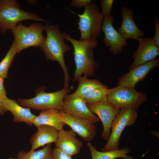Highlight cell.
I'll return each instance as SVG.
<instances>
[{
  "mask_svg": "<svg viewBox=\"0 0 159 159\" xmlns=\"http://www.w3.org/2000/svg\"><path fill=\"white\" fill-rule=\"evenodd\" d=\"M16 54L17 49L15 42L14 40L9 50L0 62V76L4 78H7L9 68Z\"/></svg>",
  "mask_w": 159,
  "mask_h": 159,
  "instance_id": "24",
  "label": "cell"
},
{
  "mask_svg": "<svg viewBox=\"0 0 159 159\" xmlns=\"http://www.w3.org/2000/svg\"><path fill=\"white\" fill-rule=\"evenodd\" d=\"M4 79L0 76V96L3 97H7L6 93L4 86Z\"/></svg>",
  "mask_w": 159,
  "mask_h": 159,
  "instance_id": "29",
  "label": "cell"
},
{
  "mask_svg": "<svg viewBox=\"0 0 159 159\" xmlns=\"http://www.w3.org/2000/svg\"><path fill=\"white\" fill-rule=\"evenodd\" d=\"M84 7L82 14L70 10L79 17L77 24L81 33L80 39H97L100 34L103 17L95 3L91 1Z\"/></svg>",
  "mask_w": 159,
  "mask_h": 159,
  "instance_id": "5",
  "label": "cell"
},
{
  "mask_svg": "<svg viewBox=\"0 0 159 159\" xmlns=\"http://www.w3.org/2000/svg\"><path fill=\"white\" fill-rule=\"evenodd\" d=\"M114 19L112 16L103 17L101 31L105 37L103 42L105 46L109 47L114 55L120 53L123 48L127 45V40L113 27L112 23Z\"/></svg>",
  "mask_w": 159,
  "mask_h": 159,
  "instance_id": "10",
  "label": "cell"
},
{
  "mask_svg": "<svg viewBox=\"0 0 159 159\" xmlns=\"http://www.w3.org/2000/svg\"><path fill=\"white\" fill-rule=\"evenodd\" d=\"M46 88L44 86L38 89L34 97L19 99L18 103L23 107L35 110L42 111L51 109L62 110L64 98L71 88L64 87L57 92H47L44 91Z\"/></svg>",
  "mask_w": 159,
  "mask_h": 159,
  "instance_id": "4",
  "label": "cell"
},
{
  "mask_svg": "<svg viewBox=\"0 0 159 159\" xmlns=\"http://www.w3.org/2000/svg\"><path fill=\"white\" fill-rule=\"evenodd\" d=\"M62 110L72 115L89 120L94 124L100 121L99 117L90 111L83 99L74 93L66 96Z\"/></svg>",
  "mask_w": 159,
  "mask_h": 159,
  "instance_id": "12",
  "label": "cell"
},
{
  "mask_svg": "<svg viewBox=\"0 0 159 159\" xmlns=\"http://www.w3.org/2000/svg\"><path fill=\"white\" fill-rule=\"evenodd\" d=\"M29 20L48 22L34 13L22 10L16 0H0V32L2 34L11 30L19 22Z\"/></svg>",
  "mask_w": 159,
  "mask_h": 159,
  "instance_id": "3",
  "label": "cell"
},
{
  "mask_svg": "<svg viewBox=\"0 0 159 159\" xmlns=\"http://www.w3.org/2000/svg\"><path fill=\"white\" fill-rule=\"evenodd\" d=\"M155 34L153 38L155 44L159 47V20L157 16L154 18Z\"/></svg>",
  "mask_w": 159,
  "mask_h": 159,
  "instance_id": "27",
  "label": "cell"
},
{
  "mask_svg": "<svg viewBox=\"0 0 159 159\" xmlns=\"http://www.w3.org/2000/svg\"><path fill=\"white\" fill-rule=\"evenodd\" d=\"M138 116L136 110L130 108L120 109L114 120L111 126L112 131L105 145L102 148V152L119 149V141L122 132L127 126L133 125Z\"/></svg>",
  "mask_w": 159,
  "mask_h": 159,
  "instance_id": "8",
  "label": "cell"
},
{
  "mask_svg": "<svg viewBox=\"0 0 159 159\" xmlns=\"http://www.w3.org/2000/svg\"><path fill=\"white\" fill-rule=\"evenodd\" d=\"M52 143L48 144L42 149L30 150L28 152L21 150L16 155L17 159H53Z\"/></svg>",
  "mask_w": 159,
  "mask_h": 159,
  "instance_id": "22",
  "label": "cell"
},
{
  "mask_svg": "<svg viewBox=\"0 0 159 159\" xmlns=\"http://www.w3.org/2000/svg\"><path fill=\"white\" fill-rule=\"evenodd\" d=\"M91 0H73L70 4L71 6H75L81 8L85 7L91 2Z\"/></svg>",
  "mask_w": 159,
  "mask_h": 159,
  "instance_id": "28",
  "label": "cell"
},
{
  "mask_svg": "<svg viewBox=\"0 0 159 159\" xmlns=\"http://www.w3.org/2000/svg\"><path fill=\"white\" fill-rule=\"evenodd\" d=\"M77 81L78 85L74 93L81 97L93 90L100 88H108L98 80L89 79L84 76L79 77Z\"/></svg>",
  "mask_w": 159,
  "mask_h": 159,
  "instance_id": "21",
  "label": "cell"
},
{
  "mask_svg": "<svg viewBox=\"0 0 159 159\" xmlns=\"http://www.w3.org/2000/svg\"><path fill=\"white\" fill-rule=\"evenodd\" d=\"M87 145L90 151L92 159H115L120 158L124 159H133L127 155L130 150L127 147L120 150L100 152L97 150L90 142H88Z\"/></svg>",
  "mask_w": 159,
  "mask_h": 159,
  "instance_id": "20",
  "label": "cell"
},
{
  "mask_svg": "<svg viewBox=\"0 0 159 159\" xmlns=\"http://www.w3.org/2000/svg\"><path fill=\"white\" fill-rule=\"evenodd\" d=\"M137 40L138 46L132 54L134 60L129 67V69L136 66L154 60L159 55V47L155 44L153 38H140Z\"/></svg>",
  "mask_w": 159,
  "mask_h": 159,
  "instance_id": "13",
  "label": "cell"
},
{
  "mask_svg": "<svg viewBox=\"0 0 159 159\" xmlns=\"http://www.w3.org/2000/svg\"><path fill=\"white\" fill-rule=\"evenodd\" d=\"M61 120L69 126L75 133L84 140L90 142L95 136L96 129L94 124L90 120L74 116L60 110Z\"/></svg>",
  "mask_w": 159,
  "mask_h": 159,
  "instance_id": "9",
  "label": "cell"
},
{
  "mask_svg": "<svg viewBox=\"0 0 159 159\" xmlns=\"http://www.w3.org/2000/svg\"><path fill=\"white\" fill-rule=\"evenodd\" d=\"M114 0H101V6L102 7L101 14L103 17L111 16L112 7L114 2Z\"/></svg>",
  "mask_w": 159,
  "mask_h": 159,
  "instance_id": "25",
  "label": "cell"
},
{
  "mask_svg": "<svg viewBox=\"0 0 159 159\" xmlns=\"http://www.w3.org/2000/svg\"><path fill=\"white\" fill-rule=\"evenodd\" d=\"M147 99L145 93L137 91L135 87L118 85L108 89L107 101L120 109L130 108L137 110Z\"/></svg>",
  "mask_w": 159,
  "mask_h": 159,
  "instance_id": "7",
  "label": "cell"
},
{
  "mask_svg": "<svg viewBox=\"0 0 159 159\" xmlns=\"http://www.w3.org/2000/svg\"><path fill=\"white\" fill-rule=\"evenodd\" d=\"M37 128V131L30 139L31 150H35L45 145L55 142L58 131L55 128L47 125H41Z\"/></svg>",
  "mask_w": 159,
  "mask_h": 159,
  "instance_id": "18",
  "label": "cell"
},
{
  "mask_svg": "<svg viewBox=\"0 0 159 159\" xmlns=\"http://www.w3.org/2000/svg\"><path fill=\"white\" fill-rule=\"evenodd\" d=\"M63 37L71 42L74 48V60L76 65L73 81L84 76L87 77L94 74L98 64L95 61L94 50L98 44L97 39H88L78 40L72 38L69 34L62 32Z\"/></svg>",
  "mask_w": 159,
  "mask_h": 159,
  "instance_id": "1",
  "label": "cell"
},
{
  "mask_svg": "<svg viewBox=\"0 0 159 159\" xmlns=\"http://www.w3.org/2000/svg\"><path fill=\"white\" fill-rule=\"evenodd\" d=\"M53 159H72V156L55 147L52 150Z\"/></svg>",
  "mask_w": 159,
  "mask_h": 159,
  "instance_id": "26",
  "label": "cell"
},
{
  "mask_svg": "<svg viewBox=\"0 0 159 159\" xmlns=\"http://www.w3.org/2000/svg\"><path fill=\"white\" fill-rule=\"evenodd\" d=\"M159 66V58L135 66L118 78L117 85L135 87L136 85L143 80L152 69Z\"/></svg>",
  "mask_w": 159,
  "mask_h": 159,
  "instance_id": "14",
  "label": "cell"
},
{
  "mask_svg": "<svg viewBox=\"0 0 159 159\" xmlns=\"http://www.w3.org/2000/svg\"><path fill=\"white\" fill-rule=\"evenodd\" d=\"M122 21L118 32L126 40L131 39L137 40L145 36L143 31L138 27L133 19L132 10L126 7L123 6L120 9Z\"/></svg>",
  "mask_w": 159,
  "mask_h": 159,
  "instance_id": "15",
  "label": "cell"
},
{
  "mask_svg": "<svg viewBox=\"0 0 159 159\" xmlns=\"http://www.w3.org/2000/svg\"><path fill=\"white\" fill-rule=\"evenodd\" d=\"M33 124L36 127L41 125H47L55 128L58 131L63 129L65 124L61 120L60 110L51 109L41 111L36 116Z\"/></svg>",
  "mask_w": 159,
  "mask_h": 159,
  "instance_id": "19",
  "label": "cell"
},
{
  "mask_svg": "<svg viewBox=\"0 0 159 159\" xmlns=\"http://www.w3.org/2000/svg\"><path fill=\"white\" fill-rule=\"evenodd\" d=\"M8 159H17L16 158H14L13 157H10Z\"/></svg>",
  "mask_w": 159,
  "mask_h": 159,
  "instance_id": "31",
  "label": "cell"
},
{
  "mask_svg": "<svg viewBox=\"0 0 159 159\" xmlns=\"http://www.w3.org/2000/svg\"><path fill=\"white\" fill-rule=\"evenodd\" d=\"M108 88H100L90 91L81 97L87 105L107 101Z\"/></svg>",
  "mask_w": 159,
  "mask_h": 159,
  "instance_id": "23",
  "label": "cell"
},
{
  "mask_svg": "<svg viewBox=\"0 0 159 159\" xmlns=\"http://www.w3.org/2000/svg\"><path fill=\"white\" fill-rule=\"evenodd\" d=\"M46 38L40 46L47 59L57 62L61 66L64 75V87H68L69 76L68 67L64 61V54L70 48L64 42V38L57 24L50 25L48 22L44 26Z\"/></svg>",
  "mask_w": 159,
  "mask_h": 159,
  "instance_id": "2",
  "label": "cell"
},
{
  "mask_svg": "<svg viewBox=\"0 0 159 159\" xmlns=\"http://www.w3.org/2000/svg\"><path fill=\"white\" fill-rule=\"evenodd\" d=\"M3 107L5 112L9 111L12 113L14 122H23L29 125H33V121L36 115L31 112L30 109L22 107L16 100L7 97L4 98Z\"/></svg>",
  "mask_w": 159,
  "mask_h": 159,
  "instance_id": "17",
  "label": "cell"
},
{
  "mask_svg": "<svg viewBox=\"0 0 159 159\" xmlns=\"http://www.w3.org/2000/svg\"><path fill=\"white\" fill-rule=\"evenodd\" d=\"M17 49V54L29 47L40 46L44 42L42 34L44 26L42 24L34 23L26 26L19 23L11 30Z\"/></svg>",
  "mask_w": 159,
  "mask_h": 159,
  "instance_id": "6",
  "label": "cell"
},
{
  "mask_svg": "<svg viewBox=\"0 0 159 159\" xmlns=\"http://www.w3.org/2000/svg\"><path fill=\"white\" fill-rule=\"evenodd\" d=\"M4 98L0 96V114L1 115H3L5 113L3 107V101Z\"/></svg>",
  "mask_w": 159,
  "mask_h": 159,
  "instance_id": "30",
  "label": "cell"
},
{
  "mask_svg": "<svg viewBox=\"0 0 159 159\" xmlns=\"http://www.w3.org/2000/svg\"><path fill=\"white\" fill-rule=\"evenodd\" d=\"M87 105L90 111L96 114L101 120L103 126L102 137L104 140H107L111 133L112 122L120 109L107 101Z\"/></svg>",
  "mask_w": 159,
  "mask_h": 159,
  "instance_id": "11",
  "label": "cell"
},
{
  "mask_svg": "<svg viewBox=\"0 0 159 159\" xmlns=\"http://www.w3.org/2000/svg\"><path fill=\"white\" fill-rule=\"evenodd\" d=\"M56 147L71 156L78 154L83 146L82 142L77 138L76 133L72 130L58 131Z\"/></svg>",
  "mask_w": 159,
  "mask_h": 159,
  "instance_id": "16",
  "label": "cell"
}]
</instances>
